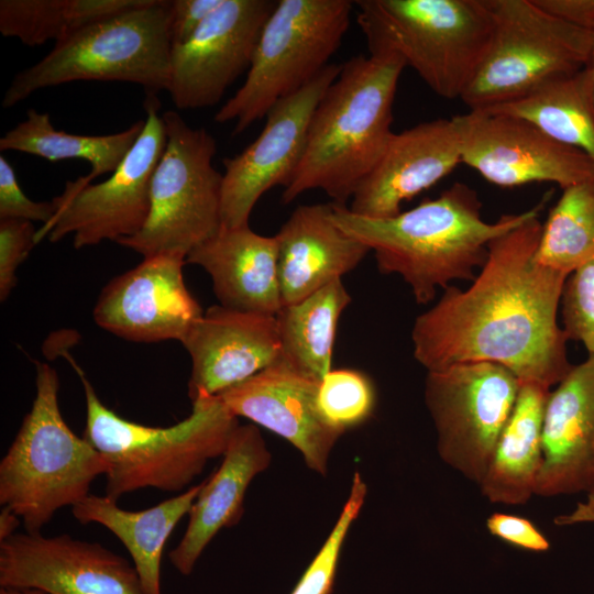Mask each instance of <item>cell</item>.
<instances>
[{
  "label": "cell",
  "instance_id": "obj_39",
  "mask_svg": "<svg viewBox=\"0 0 594 594\" xmlns=\"http://www.w3.org/2000/svg\"><path fill=\"white\" fill-rule=\"evenodd\" d=\"M549 14L594 34V0H535Z\"/></svg>",
  "mask_w": 594,
  "mask_h": 594
},
{
  "label": "cell",
  "instance_id": "obj_32",
  "mask_svg": "<svg viewBox=\"0 0 594 594\" xmlns=\"http://www.w3.org/2000/svg\"><path fill=\"white\" fill-rule=\"evenodd\" d=\"M375 404L374 384L359 370H331L319 383L318 411L330 427L343 433L365 422Z\"/></svg>",
  "mask_w": 594,
  "mask_h": 594
},
{
  "label": "cell",
  "instance_id": "obj_29",
  "mask_svg": "<svg viewBox=\"0 0 594 594\" xmlns=\"http://www.w3.org/2000/svg\"><path fill=\"white\" fill-rule=\"evenodd\" d=\"M144 122L139 120L113 134L80 135L56 130L48 113L31 108L26 111V119L0 139V150L28 153L51 162L85 160L91 169L82 178L90 183L98 176L112 174L120 166L140 136Z\"/></svg>",
  "mask_w": 594,
  "mask_h": 594
},
{
  "label": "cell",
  "instance_id": "obj_26",
  "mask_svg": "<svg viewBox=\"0 0 594 594\" xmlns=\"http://www.w3.org/2000/svg\"><path fill=\"white\" fill-rule=\"evenodd\" d=\"M550 388L520 382L514 409L495 447L481 493L493 504L524 505L536 493Z\"/></svg>",
  "mask_w": 594,
  "mask_h": 594
},
{
  "label": "cell",
  "instance_id": "obj_40",
  "mask_svg": "<svg viewBox=\"0 0 594 594\" xmlns=\"http://www.w3.org/2000/svg\"><path fill=\"white\" fill-rule=\"evenodd\" d=\"M553 524L559 527L594 524V488L586 493L585 499L578 503L572 512L556 516Z\"/></svg>",
  "mask_w": 594,
  "mask_h": 594
},
{
  "label": "cell",
  "instance_id": "obj_41",
  "mask_svg": "<svg viewBox=\"0 0 594 594\" xmlns=\"http://www.w3.org/2000/svg\"><path fill=\"white\" fill-rule=\"evenodd\" d=\"M22 520L8 507L2 506L0 513V542L13 536Z\"/></svg>",
  "mask_w": 594,
  "mask_h": 594
},
{
  "label": "cell",
  "instance_id": "obj_37",
  "mask_svg": "<svg viewBox=\"0 0 594 594\" xmlns=\"http://www.w3.org/2000/svg\"><path fill=\"white\" fill-rule=\"evenodd\" d=\"M486 527L493 536L525 550L541 552L550 547L544 535L520 516L495 513L487 518Z\"/></svg>",
  "mask_w": 594,
  "mask_h": 594
},
{
  "label": "cell",
  "instance_id": "obj_33",
  "mask_svg": "<svg viewBox=\"0 0 594 594\" xmlns=\"http://www.w3.org/2000/svg\"><path fill=\"white\" fill-rule=\"evenodd\" d=\"M367 487L355 472L349 497L322 547L290 594H330L346 535L364 505Z\"/></svg>",
  "mask_w": 594,
  "mask_h": 594
},
{
  "label": "cell",
  "instance_id": "obj_5",
  "mask_svg": "<svg viewBox=\"0 0 594 594\" xmlns=\"http://www.w3.org/2000/svg\"><path fill=\"white\" fill-rule=\"evenodd\" d=\"M58 389L56 371L36 363L31 410L0 462V504L29 534L41 532L57 510L88 496L92 482L109 470L103 455L64 420Z\"/></svg>",
  "mask_w": 594,
  "mask_h": 594
},
{
  "label": "cell",
  "instance_id": "obj_15",
  "mask_svg": "<svg viewBox=\"0 0 594 594\" xmlns=\"http://www.w3.org/2000/svg\"><path fill=\"white\" fill-rule=\"evenodd\" d=\"M274 0H223L193 35L172 45L167 91L180 110L212 107L249 70Z\"/></svg>",
  "mask_w": 594,
  "mask_h": 594
},
{
  "label": "cell",
  "instance_id": "obj_7",
  "mask_svg": "<svg viewBox=\"0 0 594 594\" xmlns=\"http://www.w3.org/2000/svg\"><path fill=\"white\" fill-rule=\"evenodd\" d=\"M169 19L170 0H147L82 28L18 73L4 91L2 107L11 108L40 89L77 80L132 82L155 96L167 90Z\"/></svg>",
  "mask_w": 594,
  "mask_h": 594
},
{
  "label": "cell",
  "instance_id": "obj_24",
  "mask_svg": "<svg viewBox=\"0 0 594 594\" xmlns=\"http://www.w3.org/2000/svg\"><path fill=\"white\" fill-rule=\"evenodd\" d=\"M186 263L210 275L223 307L273 316L283 307L275 235L258 234L249 224L221 226L187 255Z\"/></svg>",
  "mask_w": 594,
  "mask_h": 594
},
{
  "label": "cell",
  "instance_id": "obj_31",
  "mask_svg": "<svg viewBox=\"0 0 594 594\" xmlns=\"http://www.w3.org/2000/svg\"><path fill=\"white\" fill-rule=\"evenodd\" d=\"M562 190L542 224L535 261L569 275L594 257V175Z\"/></svg>",
  "mask_w": 594,
  "mask_h": 594
},
{
  "label": "cell",
  "instance_id": "obj_13",
  "mask_svg": "<svg viewBox=\"0 0 594 594\" xmlns=\"http://www.w3.org/2000/svg\"><path fill=\"white\" fill-rule=\"evenodd\" d=\"M341 68L342 64L328 65L307 86L276 102L258 136L223 160V227L248 226L258 199L275 186L288 185L301 161L312 114Z\"/></svg>",
  "mask_w": 594,
  "mask_h": 594
},
{
  "label": "cell",
  "instance_id": "obj_28",
  "mask_svg": "<svg viewBox=\"0 0 594 594\" xmlns=\"http://www.w3.org/2000/svg\"><path fill=\"white\" fill-rule=\"evenodd\" d=\"M351 296L341 279L332 280L275 315L282 359L321 381L332 370L336 332Z\"/></svg>",
  "mask_w": 594,
  "mask_h": 594
},
{
  "label": "cell",
  "instance_id": "obj_23",
  "mask_svg": "<svg viewBox=\"0 0 594 594\" xmlns=\"http://www.w3.org/2000/svg\"><path fill=\"white\" fill-rule=\"evenodd\" d=\"M271 459L256 425H239L234 429L220 466L202 482L183 538L168 553L170 564L182 575L193 573L204 550L221 529L238 524L249 485L270 466Z\"/></svg>",
  "mask_w": 594,
  "mask_h": 594
},
{
  "label": "cell",
  "instance_id": "obj_42",
  "mask_svg": "<svg viewBox=\"0 0 594 594\" xmlns=\"http://www.w3.org/2000/svg\"><path fill=\"white\" fill-rule=\"evenodd\" d=\"M0 594H46V593L40 590H35V588L0 587Z\"/></svg>",
  "mask_w": 594,
  "mask_h": 594
},
{
  "label": "cell",
  "instance_id": "obj_34",
  "mask_svg": "<svg viewBox=\"0 0 594 594\" xmlns=\"http://www.w3.org/2000/svg\"><path fill=\"white\" fill-rule=\"evenodd\" d=\"M560 312L568 340L580 342L594 354V257L565 278Z\"/></svg>",
  "mask_w": 594,
  "mask_h": 594
},
{
  "label": "cell",
  "instance_id": "obj_3",
  "mask_svg": "<svg viewBox=\"0 0 594 594\" xmlns=\"http://www.w3.org/2000/svg\"><path fill=\"white\" fill-rule=\"evenodd\" d=\"M404 61L396 54L356 55L319 101L301 161L282 200L320 189L346 206L384 154L394 132L393 105Z\"/></svg>",
  "mask_w": 594,
  "mask_h": 594
},
{
  "label": "cell",
  "instance_id": "obj_25",
  "mask_svg": "<svg viewBox=\"0 0 594 594\" xmlns=\"http://www.w3.org/2000/svg\"><path fill=\"white\" fill-rule=\"evenodd\" d=\"M201 487L202 483L193 485L142 510H128L106 495L89 494L72 507V514L82 525L96 522L116 535L132 558L143 594H163L161 565L166 541L188 515Z\"/></svg>",
  "mask_w": 594,
  "mask_h": 594
},
{
  "label": "cell",
  "instance_id": "obj_4",
  "mask_svg": "<svg viewBox=\"0 0 594 594\" xmlns=\"http://www.w3.org/2000/svg\"><path fill=\"white\" fill-rule=\"evenodd\" d=\"M77 372L86 399L82 437L107 460L106 496H121L146 487L180 492L222 457L240 425L218 395L198 394L191 413L169 427H150L124 419L99 399L84 371L64 353Z\"/></svg>",
  "mask_w": 594,
  "mask_h": 594
},
{
  "label": "cell",
  "instance_id": "obj_43",
  "mask_svg": "<svg viewBox=\"0 0 594 594\" xmlns=\"http://www.w3.org/2000/svg\"><path fill=\"white\" fill-rule=\"evenodd\" d=\"M587 68H588V72H590L591 100H592V106H593V110H594V47H593V52H592L590 62L587 64Z\"/></svg>",
  "mask_w": 594,
  "mask_h": 594
},
{
  "label": "cell",
  "instance_id": "obj_2",
  "mask_svg": "<svg viewBox=\"0 0 594 594\" xmlns=\"http://www.w3.org/2000/svg\"><path fill=\"white\" fill-rule=\"evenodd\" d=\"M547 198L527 211L503 215L490 223L482 219L477 193L454 183L438 197L395 217H361L331 202V218L374 252L381 273L399 275L416 301L426 305L439 287L444 289L453 280L472 282L487 260L490 242L540 211Z\"/></svg>",
  "mask_w": 594,
  "mask_h": 594
},
{
  "label": "cell",
  "instance_id": "obj_19",
  "mask_svg": "<svg viewBox=\"0 0 594 594\" xmlns=\"http://www.w3.org/2000/svg\"><path fill=\"white\" fill-rule=\"evenodd\" d=\"M191 359L188 397L219 395L276 362L282 354L276 317L215 305L180 341Z\"/></svg>",
  "mask_w": 594,
  "mask_h": 594
},
{
  "label": "cell",
  "instance_id": "obj_17",
  "mask_svg": "<svg viewBox=\"0 0 594 594\" xmlns=\"http://www.w3.org/2000/svg\"><path fill=\"white\" fill-rule=\"evenodd\" d=\"M185 264L179 253L143 257L103 287L92 311L96 323L128 341L180 342L204 314L185 284Z\"/></svg>",
  "mask_w": 594,
  "mask_h": 594
},
{
  "label": "cell",
  "instance_id": "obj_12",
  "mask_svg": "<svg viewBox=\"0 0 594 594\" xmlns=\"http://www.w3.org/2000/svg\"><path fill=\"white\" fill-rule=\"evenodd\" d=\"M145 101L143 130L120 166L98 184L82 177L68 180L63 194L52 199L55 215L37 231L36 243L72 234L74 248L81 249L141 231L150 212L153 173L167 142L156 96L148 95Z\"/></svg>",
  "mask_w": 594,
  "mask_h": 594
},
{
  "label": "cell",
  "instance_id": "obj_1",
  "mask_svg": "<svg viewBox=\"0 0 594 594\" xmlns=\"http://www.w3.org/2000/svg\"><path fill=\"white\" fill-rule=\"evenodd\" d=\"M539 213L490 242L487 260L470 287L448 286L415 319L414 358L427 372L490 362L520 382L550 388L572 369L558 321L568 274L535 261Z\"/></svg>",
  "mask_w": 594,
  "mask_h": 594
},
{
  "label": "cell",
  "instance_id": "obj_9",
  "mask_svg": "<svg viewBox=\"0 0 594 594\" xmlns=\"http://www.w3.org/2000/svg\"><path fill=\"white\" fill-rule=\"evenodd\" d=\"M487 4L491 41L460 98L470 111L518 99L588 64L593 33L549 14L535 0H487Z\"/></svg>",
  "mask_w": 594,
  "mask_h": 594
},
{
  "label": "cell",
  "instance_id": "obj_16",
  "mask_svg": "<svg viewBox=\"0 0 594 594\" xmlns=\"http://www.w3.org/2000/svg\"><path fill=\"white\" fill-rule=\"evenodd\" d=\"M0 587L46 594H143L122 556L69 535L14 534L0 542Z\"/></svg>",
  "mask_w": 594,
  "mask_h": 594
},
{
  "label": "cell",
  "instance_id": "obj_22",
  "mask_svg": "<svg viewBox=\"0 0 594 594\" xmlns=\"http://www.w3.org/2000/svg\"><path fill=\"white\" fill-rule=\"evenodd\" d=\"M332 204L298 206L275 234L283 306L353 271L371 249L331 218Z\"/></svg>",
  "mask_w": 594,
  "mask_h": 594
},
{
  "label": "cell",
  "instance_id": "obj_11",
  "mask_svg": "<svg viewBox=\"0 0 594 594\" xmlns=\"http://www.w3.org/2000/svg\"><path fill=\"white\" fill-rule=\"evenodd\" d=\"M520 381L490 362L428 371L425 403L437 433L441 460L480 485L510 417Z\"/></svg>",
  "mask_w": 594,
  "mask_h": 594
},
{
  "label": "cell",
  "instance_id": "obj_36",
  "mask_svg": "<svg viewBox=\"0 0 594 594\" xmlns=\"http://www.w3.org/2000/svg\"><path fill=\"white\" fill-rule=\"evenodd\" d=\"M56 211L52 201H33L20 187L8 160L0 156V219H22L47 224Z\"/></svg>",
  "mask_w": 594,
  "mask_h": 594
},
{
  "label": "cell",
  "instance_id": "obj_38",
  "mask_svg": "<svg viewBox=\"0 0 594 594\" xmlns=\"http://www.w3.org/2000/svg\"><path fill=\"white\" fill-rule=\"evenodd\" d=\"M223 0H172L169 34L172 45L187 41Z\"/></svg>",
  "mask_w": 594,
  "mask_h": 594
},
{
  "label": "cell",
  "instance_id": "obj_30",
  "mask_svg": "<svg viewBox=\"0 0 594 594\" xmlns=\"http://www.w3.org/2000/svg\"><path fill=\"white\" fill-rule=\"evenodd\" d=\"M147 0H1L0 33L28 46L55 43Z\"/></svg>",
  "mask_w": 594,
  "mask_h": 594
},
{
  "label": "cell",
  "instance_id": "obj_6",
  "mask_svg": "<svg viewBox=\"0 0 594 594\" xmlns=\"http://www.w3.org/2000/svg\"><path fill=\"white\" fill-rule=\"evenodd\" d=\"M370 54H396L446 99L461 98L487 51V0H359Z\"/></svg>",
  "mask_w": 594,
  "mask_h": 594
},
{
  "label": "cell",
  "instance_id": "obj_20",
  "mask_svg": "<svg viewBox=\"0 0 594 594\" xmlns=\"http://www.w3.org/2000/svg\"><path fill=\"white\" fill-rule=\"evenodd\" d=\"M460 163L461 142L453 117L394 133L348 208L366 218L395 217L403 202L440 182Z\"/></svg>",
  "mask_w": 594,
  "mask_h": 594
},
{
  "label": "cell",
  "instance_id": "obj_8",
  "mask_svg": "<svg viewBox=\"0 0 594 594\" xmlns=\"http://www.w3.org/2000/svg\"><path fill=\"white\" fill-rule=\"evenodd\" d=\"M353 6L349 0H278L263 25L244 84L215 121L234 122L233 134H240L311 82L340 47Z\"/></svg>",
  "mask_w": 594,
  "mask_h": 594
},
{
  "label": "cell",
  "instance_id": "obj_18",
  "mask_svg": "<svg viewBox=\"0 0 594 594\" xmlns=\"http://www.w3.org/2000/svg\"><path fill=\"white\" fill-rule=\"evenodd\" d=\"M320 382L280 356L218 396L235 417L282 437L300 452L309 469L326 475L330 453L343 432L330 427L318 411Z\"/></svg>",
  "mask_w": 594,
  "mask_h": 594
},
{
  "label": "cell",
  "instance_id": "obj_21",
  "mask_svg": "<svg viewBox=\"0 0 594 594\" xmlns=\"http://www.w3.org/2000/svg\"><path fill=\"white\" fill-rule=\"evenodd\" d=\"M542 457L535 495L553 497L594 488V354L573 365L550 391Z\"/></svg>",
  "mask_w": 594,
  "mask_h": 594
},
{
  "label": "cell",
  "instance_id": "obj_10",
  "mask_svg": "<svg viewBox=\"0 0 594 594\" xmlns=\"http://www.w3.org/2000/svg\"><path fill=\"white\" fill-rule=\"evenodd\" d=\"M167 142L151 182V207L141 231L117 243L143 255H187L222 226L223 174L212 165L217 142L173 110L162 116Z\"/></svg>",
  "mask_w": 594,
  "mask_h": 594
},
{
  "label": "cell",
  "instance_id": "obj_35",
  "mask_svg": "<svg viewBox=\"0 0 594 594\" xmlns=\"http://www.w3.org/2000/svg\"><path fill=\"white\" fill-rule=\"evenodd\" d=\"M35 227L22 219H0V299L16 285V270L36 244Z\"/></svg>",
  "mask_w": 594,
  "mask_h": 594
},
{
  "label": "cell",
  "instance_id": "obj_27",
  "mask_svg": "<svg viewBox=\"0 0 594 594\" xmlns=\"http://www.w3.org/2000/svg\"><path fill=\"white\" fill-rule=\"evenodd\" d=\"M480 111L525 120L594 161V110L587 65L554 77L518 99Z\"/></svg>",
  "mask_w": 594,
  "mask_h": 594
},
{
  "label": "cell",
  "instance_id": "obj_14",
  "mask_svg": "<svg viewBox=\"0 0 594 594\" xmlns=\"http://www.w3.org/2000/svg\"><path fill=\"white\" fill-rule=\"evenodd\" d=\"M453 119L460 134L461 163L494 185L546 182L563 189L594 175V161L588 155L519 118L469 110Z\"/></svg>",
  "mask_w": 594,
  "mask_h": 594
}]
</instances>
